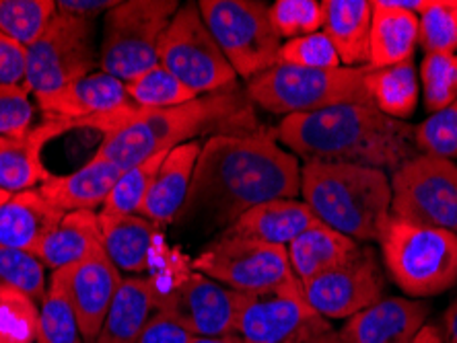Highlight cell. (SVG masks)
Returning <instances> with one entry per match:
<instances>
[{
  "label": "cell",
  "mask_w": 457,
  "mask_h": 343,
  "mask_svg": "<svg viewBox=\"0 0 457 343\" xmlns=\"http://www.w3.org/2000/svg\"><path fill=\"white\" fill-rule=\"evenodd\" d=\"M66 132H71L66 124L46 119L23 136L0 138V190L9 193L37 190L52 175L42 163L44 146Z\"/></svg>",
  "instance_id": "cell-20"
},
{
  "label": "cell",
  "mask_w": 457,
  "mask_h": 343,
  "mask_svg": "<svg viewBox=\"0 0 457 343\" xmlns=\"http://www.w3.org/2000/svg\"><path fill=\"white\" fill-rule=\"evenodd\" d=\"M309 305L328 321L351 319L383 298V275L378 251L361 245L351 259L303 284Z\"/></svg>",
  "instance_id": "cell-13"
},
{
  "label": "cell",
  "mask_w": 457,
  "mask_h": 343,
  "mask_svg": "<svg viewBox=\"0 0 457 343\" xmlns=\"http://www.w3.org/2000/svg\"><path fill=\"white\" fill-rule=\"evenodd\" d=\"M419 44L425 56L457 52V0H431L419 15Z\"/></svg>",
  "instance_id": "cell-37"
},
{
  "label": "cell",
  "mask_w": 457,
  "mask_h": 343,
  "mask_svg": "<svg viewBox=\"0 0 457 343\" xmlns=\"http://www.w3.org/2000/svg\"><path fill=\"white\" fill-rule=\"evenodd\" d=\"M124 86L130 103L143 110H167V107H178L196 99L179 78L161 64L138 74Z\"/></svg>",
  "instance_id": "cell-32"
},
{
  "label": "cell",
  "mask_w": 457,
  "mask_h": 343,
  "mask_svg": "<svg viewBox=\"0 0 457 343\" xmlns=\"http://www.w3.org/2000/svg\"><path fill=\"white\" fill-rule=\"evenodd\" d=\"M268 15L280 39L312 36L324 27V3L318 0H277Z\"/></svg>",
  "instance_id": "cell-38"
},
{
  "label": "cell",
  "mask_w": 457,
  "mask_h": 343,
  "mask_svg": "<svg viewBox=\"0 0 457 343\" xmlns=\"http://www.w3.org/2000/svg\"><path fill=\"white\" fill-rule=\"evenodd\" d=\"M285 343H345L328 319H315Z\"/></svg>",
  "instance_id": "cell-46"
},
{
  "label": "cell",
  "mask_w": 457,
  "mask_h": 343,
  "mask_svg": "<svg viewBox=\"0 0 457 343\" xmlns=\"http://www.w3.org/2000/svg\"><path fill=\"white\" fill-rule=\"evenodd\" d=\"M192 343H244L237 333L220 335V338H194Z\"/></svg>",
  "instance_id": "cell-49"
},
{
  "label": "cell",
  "mask_w": 457,
  "mask_h": 343,
  "mask_svg": "<svg viewBox=\"0 0 457 343\" xmlns=\"http://www.w3.org/2000/svg\"><path fill=\"white\" fill-rule=\"evenodd\" d=\"M425 110L436 113L457 99V53H427L420 64Z\"/></svg>",
  "instance_id": "cell-36"
},
{
  "label": "cell",
  "mask_w": 457,
  "mask_h": 343,
  "mask_svg": "<svg viewBox=\"0 0 457 343\" xmlns=\"http://www.w3.org/2000/svg\"><path fill=\"white\" fill-rule=\"evenodd\" d=\"M274 138L297 159L362 165L392 173L420 154L414 144V126L362 103L287 116L274 130Z\"/></svg>",
  "instance_id": "cell-3"
},
{
  "label": "cell",
  "mask_w": 457,
  "mask_h": 343,
  "mask_svg": "<svg viewBox=\"0 0 457 343\" xmlns=\"http://www.w3.org/2000/svg\"><path fill=\"white\" fill-rule=\"evenodd\" d=\"M36 107L21 85H0V138H17L31 130Z\"/></svg>",
  "instance_id": "cell-42"
},
{
  "label": "cell",
  "mask_w": 457,
  "mask_h": 343,
  "mask_svg": "<svg viewBox=\"0 0 457 343\" xmlns=\"http://www.w3.org/2000/svg\"><path fill=\"white\" fill-rule=\"evenodd\" d=\"M36 103L44 111L46 119L62 122L71 130H77V127H83V124L93 118L130 105V99L126 95V86L122 80L99 70L66 85L64 89L56 93L37 97Z\"/></svg>",
  "instance_id": "cell-17"
},
{
  "label": "cell",
  "mask_w": 457,
  "mask_h": 343,
  "mask_svg": "<svg viewBox=\"0 0 457 343\" xmlns=\"http://www.w3.org/2000/svg\"><path fill=\"white\" fill-rule=\"evenodd\" d=\"M122 282V272L112 264L104 247L50 275V286L58 288L69 300L85 343H96Z\"/></svg>",
  "instance_id": "cell-15"
},
{
  "label": "cell",
  "mask_w": 457,
  "mask_h": 343,
  "mask_svg": "<svg viewBox=\"0 0 457 343\" xmlns=\"http://www.w3.org/2000/svg\"><path fill=\"white\" fill-rule=\"evenodd\" d=\"M412 343H443L441 329L436 325H431V323H427V325L419 331V335L412 339Z\"/></svg>",
  "instance_id": "cell-48"
},
{
  "label": "cell",
  "mask_w": 457,
  "mask_h": 343,
  "mask_svg": "<svg viewBox=\"0 0 457 343\" xmlns=\"http://www.w3.org/2000/svg\"><path fill=\"white\" fill-rule=\"evenodd\" d=\"M99 214L104 251L113 265L128 275L151 270L159 228L138 214Z\"/></svg>",
  "instance_id": "cell-22"
},
{
  "label": "cell",
  "mask_w": 457,
  "mask_h": 343,
  "mask_svg": "<svg viewBox=\"0 0 457 343\" xmlns=\"http://www.w3.org/2000/svg\"><path fill=\"white\" fill-rule=\"evenodd\" d=\"M443 343H457V294L447 306L445 317H443V331H441Z\"/></svg>",
  "instance_id": "cell-47"
},
{
  "label": "cell",
  "mask_w": 457,
  "mask_h": 343,
  "mask_svg": "<svg viewBox=\"0 0 457 343\" xmlns=\"http://www.w3.org/2000/svg\"><path fill=\"white\" fill-rule=\"evenodd\" d=\"M9 196H11V193H9V192L0 190V204H3V201H6V200H9Z\"/></svg>",
  "instance_id": "cell-50"
},
{
  "label": "cell",
  "mask_w": 457,
  "mask_h": 343,
  "mask_svg": "<svg viewBox=\"0 0 457 343\" xmlns=\"http://www.w3.org/2000/svg\"><path fill=\"white\" fill-rule=\"evenodd\" d=\"M419 45V17L389 0H375L367 69H386L414 58Z\"/></svg>",
  "instance_id": "cell-27"
},
{
  "label": "cell",
  "mask_w": 457,
  "mask_h": 343,
  "mask_svg": "<svg viewBox=\"0 0 457 343\" xmlns=\"http://www.w3.org/2000/svg\"><path fill=\"white\" fill-rule=\"evenodd\" d=\"M359 247V243L345 234L332 231L326 225H318L287 245V257L295 278L303 286L318 275L345 264Z\"/></svg>",
  "instance_id": "cell-29"
},
{
  "label": "cell",
  "mask_w": 457,
  "mask_h": 343,
  "mask_svg": "<svg viewBox=\"0 0 457 343\" xmlns=\"http://www.w3.org/2000/svg\"><path fill=\"white\" fill-rule=\"evenodd\" d=\"M200 151H203V143L194 140V143L181 144L167 152L163 165H161L157 177H154L151 190L140 206L138 216L151 220L157 226L176 222L187 192H190Z\"/></svg>",
  "instance_id": "cell-21"
},
{
  "label": "cell",
  "mask_w": 457,
  "mask_h": 343,
  "mask_svg": "<svg viewBox=\"0 0 457 343\" xmlns=\"http://www.w3.org/2000/svg\"><path fill=\"white\" fill-rule=\"evenodd\" d=\"M318 225H321V222L309 210L305 201L297 198H285L264 201V204L252 208L220 234L258 239L270 245L287 247L299 234Z\"/></svg>",
  "instance_id": "cell-23"
},
{
  "label": "cell",
  "mask_w": 457,
  "mask_h": 343,
  "mask_svg": "<svg viewBox=\"0 0 457 343\" xmlns=\"http://www.w3.org/2000/svg\"><path fill=\"white\" fill-rule=\"evenodd\" d=\"M25 53V91L36 99L56 93L99 69L96 23L56 12L48 29Z\"/></svg>",
  "instance_id": "cell-10"
},
{
  "label": "cell",
  "mask_w": 457,
  "mask_h": 343,
  "mask_svg": "<svg viewBox=\"0 0 457 343\" xmlns=\"http://www.w3.org/2000/svg\"><path fill=\"white\" fill-rule=\"evenodd\" d=\"M36 343H85L75 313L58 288L50 286L39 306V331Z\"/></svg>",
  "instance_id": "cell-40"
},
{
  "label": "cell",
  "mask_w": 457,
  "mask_h": 343,
  "mask_svg": "<svg viewBox=\"0 0 457 343\" xmlns=\"http://www.w3.org/2000/svg\"><path fill=\"white\" fill-rule=\"evenodd\" d=\"M27 53L21 44L4 36L0 31V85H21L25 83Z\"/></svg>",
  "instance_id": "cell-43"
},
{
  "label": "cell",
  "mask_w": 457,
  "mask_h": 343,
  "mask_svg": "<svg viewBox=\"0 0 457 343\" xmlns=\"http://www.w3.org/2000/svg\"><path fill=\"white\" fill-rule=\"evenodd\" d=\"M198 11L208 31L237 77L252 80L278 64L280 37L258 0H200Z\"/></svg>",
  "instance_id": "cell-9"
},
{
  "label": "cell",
  "mask_w": 457,
  "mask_h": 343,
  "mask_svg": "<svg viewBox=\"0 0 457 343\" xmlns=\"http://www.w3.org/2000/svg\"><path fill=\"white\" fill-rule=\"evenodd\" d=\"M83 127L102 134L96 154L122 171L206 134L258 132L252 101L237 86L167 110H143L130 103L89 119Z\"/></svg>",
  "instance_id": "cell-2"
},
{
  "label": "cell",
  "mask_w": 457,
  "mask_h": 343,
  "mask_svg": "<svg viewBox=\"0 0 457 343\" xmlns=\"http://www.w3.org/2000/svg\"><path fill=\"white\" fill-rule=\"evenodd\" d=\"M315 319L320 314L309 305L301 282L295 280L277 290L241 294L235 333L244 343H285Z\"/></svg>",
  "instance_id": "cell-16"
},
{
  "label": "cell",
  "mask_w": 457,
  "mask_h": 343,
  "mask_svg": "<svg viewBox=\"0 0 457 343\" xmlns=\"http://www.w3.org/2000/svg\"><path fill=\"white\" fill-rule=\"evenodd\" d=\"M165 157L167 154H157V157H151L143 160V163L134 165L132 169L122 171L120 179L116 181V185H113L110 198L105 201V206L99 212L138 214L140 206H143L146 193H149Z\"/></svg>",
  "instance_id": "cell-34"
},
{
  "label": "cell",
  "mask_w": 457,
  "mask_h": 343,
  "mask_svg": "<svg viewBox=\"0 0 457 343\" xmlns=\"http://www.w3.org/2000/svg\"><path fill=\"white\" fill-rule=\"evenodd\" d=\"M102 226L99 214L80 210L64 214L62 220L36 249V257L42 261L46 270L58 272L77 261L85 259L97 249H102Z\"/></svg>",
  "instance_id": "cell-28"
},
{
  "label": "cell",
  "mask_w": 457,
  "mask_h": 343,
  "mask_svg": "<svg viewBox=\"0 0 457 343\" xmlns=\"http://www.w3.org/2000/svg\"><path fill=\"white\" fill-rule=\"evenodd\" d=\"M301 196L321 225L359 245L379 243L392 218V179L373 167L305 160Z\"/></svg>",
  "instance_id": "cell-4"
},
{
  "label": "cell",
  "mask_w": 457,
  "mask_h": 343,
  "mask_svg": "<svg viewBox=\"0 0 457 343\" xmlns=\"http://www.w3.org/2000/svg\"><path fill=\"white\" fill-rule=\"evenodd\" d=\"M157 306L159 292L149 275H128L105 314L96 343H137Z\"/></svg>",
  "instance_id": "cell-25"
},
{
  "label": "cell",
  "mask_w": 457,
  "mask_h": 343,
  "mask_svg": "<svg viewBox=\"0 0 457 343\" xmlns=\"http://www.w3.org/2000/svg\"><path fill=\"white\" fill-rule=\"evenodd\" d=\"M56 12V0H0V31L29 48L48 29Z\"/></svg>",
  "instance_id": "cell-31"
},
{
  "label": "cell",
  "mask_w": 457,
  "mask_h": 343,
  "mask_svg": "<svg viewBox=\"0 0 457 343\" xmlns=\"http://www.w3.org/2000/svg\"><path fill=\"white\" fill-rule=\"evenodd\" d=\"M427 302L408 296H387L346 319L340 329L345 343H412L427 325Z\"/></svg>",
  "instance_id": "cell-18"
},
{
  "label": "cell",
  "mask_w": 457,
  "mask_h": 343,
  "mask_svg": "<svg viewBox=\"0 0 457 343\" xmlns=\"http://www.w3.org/2000/svg\"><path fill=\"white\" fill-rule=\"evenodd\" d=\"M37 331V302L12 288H0V343H36Z\"/></svg>",
  "instance_id": "cell-35"
},
{
  "label": "cell",
  "mask_w": 457,
  "mask_h": 343,
  "mask_svg": "<svg viewBox=\"0 0 457 343\" xmlns=\"http://www.w3.org/2000/svg\"><path fill=\"white\" fill-rule=\"evenodd\" d=\"M120 0H58V12L83 19V21H97V17L107 15Z\"/></svg>",
  "instance_id": "cell-45"
},
{
  "label": "cell",
  "mask_w": 457,
  "mask_h": 343,
  "mask_svg": "<svg viewBox=\"0 0 457 343\" xmlns=\"http://www.w3.org/2000/svg\"><path fill=\"white\" fill-rule=\"evenodd\" d=\"M373 3L369 0H326L324 33L330 37L340 64L362 69L369 64Z\"/></svg>",
  "instance_id": "cell-26"
},
{
  "label": "cell",
  "mask_w": 457,
  "mask_h": 343,
  "mask_svg": "<svg viewBox=\"0 0 457 343\" xmlns=\"http://www.w3.org/2000/svg\"><path fill=\"white\" fill-rule=\"evenodd\" d=\"M120 175H122L120 167L96 154L75 173L50 175L37 190L48 200V204L62 214L80 210L97 212L105 206Z\"/></svg>",
  "instance_id": "cell-19"
},
{
  "label": "cell",
  "mask_w": 457,
  "mask_h": 343,
  "mask_svg": "<svg viewBox=\"0 0 457 343\" xmlns=\"http://www.w3.org/2000/svg\"><path fill=\"white\" fill-rule=\"evenodd\" d=\"M392 216L457 237V165L416 154L392 173Z\"/></svg>",
  "instance_id": "cell-11"
},
{
  "label": "cell",
  "mask_w": 457,
  "mask_h": 343,
  "mask_svg": "<svg viewBox=\"0 0 457 343\" xmlns=\"http://www.w3.org/2000/svg\"><path fill=\"white\" fill-rule=\"evenodd\" d=\"M157 58L196 97L237 86V74L208 31L198 3L179 6L161 36Z\"/></svg>",
  "instance_id": "cell-8"
},
{
  "label": "cell",
  "mask_w": 457,
  "mask_h": 343,
  "mask_svg": "<svg viewBox=\"0 0 457 343\" xmlns=\"http://www.w3.org/2000/svg\"><path fill=\"white\" fill-rule=\"evenodd\" d=\"M0 288L23 292L42 306L50 282L46 280V267L36 255L0 245Z\"/></svg>",
  "instance_id": "cell-33"
},
{
  "label": "cell",
  "mask_w": 457,
  "mask_h": 343,
  "mask_svg": "<svg viewBox=\"0 0 457 343\" xmlns=\"http://www.w3.org/2000/svg\"><path fill=\"white\" fill-rule=\"evenodd\" d=\"M301 193L299 159L264 132L214 134L203 144L178 226L225 231L247 210Z\"/></svg>",
  "instance_id": "cell-1"
},
{
  "label": "cell",
  "mask_w": 457,
  "mask_h": 343,
  "mask_svg": "<svg viewBox=\"0 0 457 343\" xmlns=\"http://www.w3.org/2000/svg\"><path fill=\"white\" fill-rule=\"evenodd\" d=\"M383 265L408 298H431L457 286V237L389 218L379 239Z\"/></svg>",
  "instance_id": "cell-5"
},
{
  "label": "cell",
  "mask_w": 457,
  "mask_h": 343,
  "mask_svg": "<svg viewBox=\"0 0 457 343\" xmlns=\"http://www.w3.org/2000/svg\"><path fill=\"white\" fill-rule=\"evenodd\" d=\"M365 86L371 103L387 118L406 122L414 116L420 95L414 60L386 69H367Z\"/></svg>",
  "instance_id": "cell-30"
},
{
  "label": "cell",
  "mask_w": 457,
  "mask_h": 343,
  "mask_svg": "<svg viewBox=\"0 0 457 343\" xmlns=\"http://www.w3.org/2000/svg\"><path fill=\"white\" fill-rule=\"evenodd\" d=\"M192 270L239 294L277 290L297 280L288 264L287 247L233 234H219L208 243L192 259Z\"/></svg>",
  "instance_id": "cell-12"
},
{
  "label": "cell",
  "mask_w": 457,
  "mask_h": 343,
  "mask_svg": "<svg viewBox=\"0 0 457 343\" xmlns=\"http://www.w3.org/2000/svg\"><path fill=\"white\" fill-rule=\"evenodd\" d=\"M178 9V0H120L104 17L99 70L126 85L157 66L161 36Z\"/></svg>",
  "instance_id": "cell-7"
},
{
  "label": "cell",
  "mask_w": 457,
  "mask_h": 343,
  "mask_svg": "<svg viewBox=\"0 0 457 343\" xmlns=\"http://www.w3.org/2000/svg\"><path fill=\"white\" fill-rule=\"evenodd\" d=\"M194 335L179 323L157 311L146 323L137 343H192Z\"/></svg>",
  "instance_id": "cell-44"
},
{
  "label": "cell",
  "mask_w": 457,
  "mask_h": 343,
  "mask_svg": "<svg viewBox=\"0 0 457 343\" xmlns=\"http://www.w3.org/2000/svg\"><path fill=\"white\" fill-rule=\"evenodd\" d=\"M367 69L309 70L277 64L247 80V97L253 105L274 116L313 113L334 105H373L365 86Z\"/></svg>",
  "instance_id": "cell-6"
},
{
  "label": "cell",
  "mask_w": 457,
  "mask_h": 343,
  "mask_svg": "<svg viewBox=\"0 0 457 343\" xmlns=\"http://www.w3.org/2000/svg\"><path fill=\"white\" fill-rule=\"evenodd\" d=\"M278 64L297 66L309 70H332L340 69V58L334 44L324 31L312 33V36L288 39L280 45Z\"/></svg>",
  "instance_id": "cell-41"
},
{
  "label": "cell",
  "mask_w": 457,
  "mask_h": 343,
  "mask_svg": "<svg viewBox=\"0 0 457 343\" xmlns=\"http://www.w3.org/2000/svg\"><path fill=\"white\" fill-rule=\"evenodd\" d=\"M414 144L420 154L457 159V99L414 127Z\"/></svg>",
  "instance_id": "cell-39"
},
{
  "label": "cell",
  "mask_w": 457,
  "mask_h": 343,
  "mask_svg": "<svg viewBox=\"0 0 457 343\" xmlns=\"http://www.w3.org/2000/svg\"><path fill=\"white\" fill-rule=\"evenodd\" d=\"M239 300V292L192 270L159 294L157 311L179 323L194 338H220L235 333Z\"/></svg>",
  "instance_id": "cell-14"
},
{
  "label": "cell",
  "mask_w": 457,
  "mask_h": 343,
  "mask_svg": "<svg viewBox=\"0 0 457 343\" xmlns=\"http://www.w3.org/2000/svg\"><path fill=\"white\" fill-rule=\"evenodd\" d=\"M62 216L39 190L11 193L0 204V245L33 255Z\"/></svg>",
  "instance_id": "cell-24"
}]
</instances>
